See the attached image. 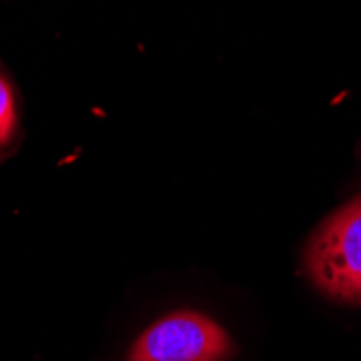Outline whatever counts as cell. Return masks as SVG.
<instances>
[{
    "label": "cell",
    "mask_w": 361,
    "mask_h": 361,
    "mask_svg": "<svg viewBox=\"0 0 361 361\" xmlns=\"http://www.w3.org/2000/svg\"><path fill=\"white\" fill-rule=\"evenodd\" d=\"M303 264L324 297L361 305V195L318 225Z\"/></svg>",
    "instance_id": "cell-1"
},
{
    "label": "cell",
    "mask_w": 361,
    "mask_h": 361,
    "mask_svg": "<svg viewBox=\"0 0 361 361\" xmlns=\"http://www.w3.org/2000/svg\"><path fill=\"white\" fill-rule=\"evenodd\" d=\"M236 346L223 326L200 312L156 320L130 346L126 361H229Z\"/></svg>",
    "instance_id": "cell-2"
},
{
    "label": "cell",
    "mask_w": 361,
    "mask_h": 361,
    "mask_svg": "<svg viewBox=\"0 0 361 361\" xmlns=\"http://www.w3.org/2000/svg\"><path fill=\"white\" fill-rule=\"evenodd\" d=\"M20 130L18 97L11 80L0 72V152L13 145Z\"/></svg>",
    "instance_id": "cell-3"
}]
</instances>
